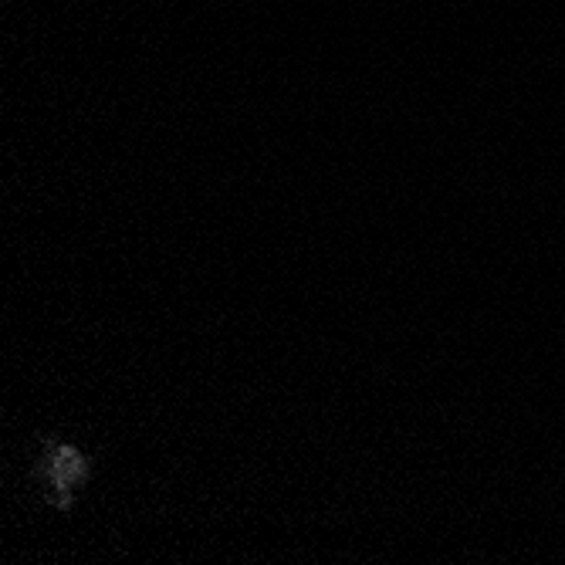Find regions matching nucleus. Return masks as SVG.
<instances>
[{
  "label": "nucleus",
  "mask_w": 565,
  "mask_h": 565,
  "mask_svg": "<svg viewBox=\"0 0 565 565\" xmlns=\"http://www.w3.org/2000/svg\"><path fill=\"white\" fill-rule=\"evenodd\" d=\"M51 471H55L58 478V488L62 491H68L78 478H82V460H78V454H72V450H62V454H55V460H51Z\"/></svg>",
  "instance_id": "1"
}]
</instances>
